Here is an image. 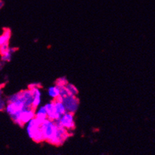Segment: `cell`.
I'll list each match as a JSON object with an SVG mask.
<instances>
[{
  "mask_svg": "<svg viewBox=\"0 0 155 155\" xmlns=\"http://www.w3.org/2000/svg\"><path fill=\"white\" fill-rule=\"evenodd\" d=\"M26 124V132L29 138L36 142H41L45 140L40 127L42 124L38 121L36 118L31 119Z\"/></svg>",
  "mask_w": 155,
  "mask_h": 155,
  "instance_id": "cell-1",
  "label": "cell"
},
{
  "mask_svg": "<svg viewBox=\"0 0 155 155\" xmlns=\"http://www.w3.org/2000/svg\"><path fill=\"white\" fill-rule=\"evenodd\" d=\"M41 130L43 134L44 140H46L47 142H49L54 135L55 132L57 130V124L54 121L52 120L45 119L41 124Z\"/></svg>",
  "mask_w": 155,
  "mask_h": 155,
  "instance_id": "cell-2",
  "label": "cell"
},
{
  "mask_svg": "<svg viewBox=\"0 0 155 155\" xmlns=\"http://www.w3.org/2000/svg\"><path fill=\"white\" fill-rule=\"evenodd\" d=\"M58 125L61 126L66 130H73L75 128V120H74V113L66 112L61 115L57 120L54 121Z\"/></svg>",
  "mask_w": 155,
  "mask_h": 155,
  "instance_id": "cell-3",
  "label": "cell"
},
{
  "mask_svg": "<svg viewBox=\"0 0 155 155\" xmlns=\"http://www.w3.org/2000/svg\"><path fill=\"white\" fill-rule=\"evenodd\" d=\"M57 124V130L55 132L54 135H53V138L50 140L48 142L52 144V145H62V144L67 140L68 137H69V134H68V130L63 128L61 126Z\"/></svg>",
  "mask_w": 155,
  "mask_h": 155,
  "instance_id": "cell-4",
  "label": "cell"
},
{
  "mask_svg": "<svg viewBox=\"0 0 155 155\" xmlns=\"http://www.w3.org/2000/svg\"><path fill=\"white\" fill-rule=\"evenodd\" d=\"M58 100L62 101L63 104L66 107V111L69 113H74L76 112V110L78 108L79 101L78 99L77 98L76 96L75 95H69L66 96L65 97H58Z\"/></svg>",
  "mask_w": 155,
  "mask_h": 155,
  "instance_id": "cell-5",
  "label": "cell"
},
{
  "mask_svg": "<svg viewBox=\"0 0 155 155\" xmlns=\"http://www.w3.org/2000/svg\"><path fill=\"white\" fill-rule=\"evenodd\" d=\"M31 90V92L33 94V104L32 107L33 110H36L39 107L42 101V93H41L39 87H33V88H29Z\"/></svg>",
  "mask_w": 155,
  "mask_h": 155,
  "instance_id": "cell-6",
  "label": "cell"
},
{
  "mask_svg": "<svg viewBox=\"0 0 155 155\" xmlns=\"http://www.w3.org/2000/svg\"><path fill=\"white\" fill-rule=\"evenodd\" d=\"M35 114H36V110H33V108L26 109V110L21 111L20 113V121L22 124H27L31 119L35 118Z\"/></svg>",
  "mask_w": 155,
  "mask_h": 155,
  "instance_id": "cell-7",
  "label": "cell"
},
{
  "mask_svg": "<svg viewBox=\"0 0 155 155\" xmlns=\"http://www.w3.org/2000/svg\"><path fill=\"white\" fill-rule=\"evenodd\" d=\"M45 110L47 112V118L52 121H56L59 118V116L57 115V114L56 113V110H55L54 104H53V101H50V102L47 103L45 105Z\"/></svg>",
  "mask_w": 155,
  "mask_h": 155,
  "instance_id": "cell-8",
  "label": "cell"
},
{
  "mask_svg": "<svg viewBox=\"0 0 155 155\" xmlns=\"http://www.w3.org/2000/svg\"><path fill=\"white\" fill-rule=\"evenodd\" d=\"M35 118L38 121L42 124L43 121H45V119H47V112L46 110H45V106H42V107H39L37 110V111L36 112V114H35Z\"/></svg>",
  "mask_w": 155,
  "mask_h": 155,
  "instance_id": "cell-9",
  "label": "cell"
},
{
  "mask_svg": "<svg viewBox=\"0 0 155 155\" xmlns=\"http://www.w3.org/2000/svg\"><path fill=\"white\" fill-rule=\"evenodd\" d=\"M53 104H54V107H55V110H56V113L57 114V115L60 117L61 115H63V114L66 113V107L64 106V104H63L62 101H60V100L58 99H55L53 100Z\"/></svg>",
  "mask_w": 155,
  "mask_h": 155,
  "instance_id": "cell-10",
  "label": "cell"
},
{
  "mask_svg": "<svg viewBox=\"0 0 155 155\" xmlns=\"http://www.w3.org/2000/svg\"><path fill=\"white\" fill-rule=\"evenodd\" d=\"M17 50L16 48H12V47H9V49L6 50L5 53H3L2 54H1V59L2 61L5 62H8V61H10L12 60V56H13V53Z\"/></svg>",
  "mask_w": 155,
  "mask_h": 155,
  "instance_id": "cell-11",
  "label": "cell"
},
{
  "mask_svg": "<svg viewBox=\"0 0 155 155\" xmlns=\"http://www.w3.org/2000/svg\"><path fill=\"white\" fill-rule=\"evenodd\" d=\"M47 94L52 97L53 100L57 99L60 97V88L57 85L54 86H50L47 88Z\"/></svg>",
  "mask_w": 155,
  "mask_h": 155,
  "instance_id": "cell-12",
  "label": "cell"
},
{
  "mask_svg": "<svg viewBox=\"0 0 155 155\" xmlns=\"http://www.w3.org/2000/svg\"><path fill=\"white\" fill-rule=\"evenodd\" d=\"M11 38V31L9 29H6L3 32L2 35H0V47L3 44H8Z\"/></svg>",
  "mask_w": 155,
  "mask_h": 155,
  "instance_id": "cell-13",
  "label": "cell"
},
{
  "mask_svg": "<svg viewBox=\"0 0 155 155\" xmlns=\"http://www.w3.org/2000/svg\"><path fill=\"white\" fill-rule=\"evenodd\" d=\"M65 87H66L68 93H69V94H71V95L76 96L78 94V91L76 87H75L74 85L71 84V83H68L67 84L65 85Z\"/></svg>",
  "mask_w": 155,
  "mask_h": 155,
  "instance_id": "cell-14",
  "label": "cell"
},
{
  "mask_svg": "<svg viewBox=\"0 0 155 155\" xmlns=\"http://www.w3.org/2000/svg\"><path fill=\"white\" fill-rule=\"evenodd\" d=\"M68 81L67 80H66V77H61V78L58 79V80H57L56 85H57V86H64V85H66Z\"/></svg>",
  "mask_w": 155,
  "mask_h": 155,
  "instance_id": "cell-15",
  "label": "cell"
},
{
  "mask_svg": "<svg viewBox=\"0 0 155 155\" xmlns=\"http://www.w3.org/2000/svg\"><path fill=\"white\" fill-rule=\"evenodd\" d=\"M9 43L5 44H3L2 46H1V47H0V54H2L3 53H5V52L9 49Z\"/></svg>",
  "mask_w": 155,
  "mask_h": 155,
  "instance_id": "cell-16",
  "label": "cell"
}]
</instances>
